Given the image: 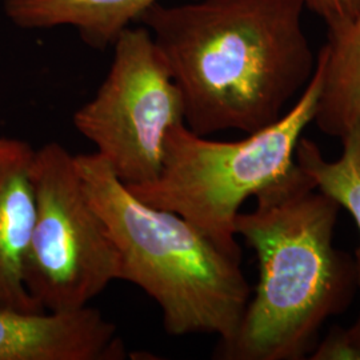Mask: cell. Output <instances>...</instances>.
I'll return each mask as SVG.
<instances>
[{
    "label": "cell",
    "mask_w": 360,
    "mask_h": 360,
    "mask_svg": "<svg viewBox=\"0 0 360 360\" xmlns=\"http://www.w3.org/2000/svg\"><path fill=\"white\" fill-rule=\"evenodd\" d=\"M303 0L158 3L148 30L183 101L184 124L200 136L252 134L279 120L314 75Z\"/></svg>",
    "instance_id": "6da1fadb"
},
{
    "label": "cell",
    "mask_w": 360,
    "mask_h": 360,
    "mask_svg": "<svg viewBox=\"0 0 360 360\" xmlns=\"http://www.w3.org/2000/svg\"><path fill=\"white\" fill-rule=\"evenodd\" d=\"M239 212L235 232L257 254L259 282L220 360H302L324 323L351 306L358 288L354 259L338 250L342 207L296 163Z\"/></svg>",
    "instance_id": "7a4b0ae2"
},
{
    "label": "cell",
    "mask_w": 360,
    "mask_h": 360,
    "mask_svg": "<svg viewBox=\"0 0 360 360\" xmlns=\"http://www.w3.org/2000/svg\"><path fill=\"white\" fill-rule=\"evenodd\" d=\"M75 162L119 251L122 281L158 303L166 333L231 340L251 297L242 262L179 214L136 198L101 155H75Z\"/></svg>",
    "instance_id": "3957f363"
},
{
    "label": "cell",
    "mask_w": 360,
    "mask_h": 360,
    "mask_svg": "<svg viewBox=\"0 0 360 360\" xmlns=\"http://www.w3.org/2000/svg\"><path fill=\"white\" fill-rule=\"evenodd\" d=\"M323 65L279 120L245 139L210 141L184 123L168 132L163 166L153 181L126 186L150 206L179 214L220 248L242 262L235 220L248 198L279 179L295 163L303 131L315 117L322 92Z\"/></svg>",
    "instance_id": "277c9868"
},
{
    "label": "cell",
    "mask_w": 360,
    "mask_h": 360,
    "mask_svg": "<svg viewBox=\"0 0 360 360\" xmlns=\"http://www.w3.org/2000/svg\"><path fill=\"white\" fill-rule=\"evenodd\" d=\"M35 217L25 257L27 291L46 311L90 304L122 281L120 255L91 205L75 155L58 142L35 150Z\"/></svg>",
    "instance_id": "5b68a950"
},
{
    "label": "cell",
    "mask_w": 360,
    "mask_h": 360,
    "mask_svg": "<svg viewBox=\"0 0 360 360\" xmlns=\"http://www.w3.org/2000/svg\"><path fill=\"white\" fill-rule=\"evenodd\" d=\"M112 49L107 77L72 122L126 186L144 184L162 171L169 129L184 123L183 101L146 27L126 28Z\"/></svg>",
    "instance_id": "8992f818"
},
{
    "label": "cell",
    "mask_w": 360,
    "mask_h": 360,
    "mask_svg": "<svg viewBox=\"0 0 360 360\" xmlns=\"http://www.w3.org/2000/svg\"><path fill=\"white\" fill-rule=\"evenodd\" d=\"M126 355L115 324L99 309L0 306V360H122Z\"/></svg>",
    "instance_id": "52a82bcc"
},
{
    "label": "cell",
    "mask_w": 360,
    "mask_h": 360,
    "mask_svg": "<svg viewBox=\"0 0 360 360\" xmlns=\"http://www.w3.org/2000/svg\"><path fill=\"white\" fill-rule=\"evenodd\" d=\"M30 143L0 134V306L46 311L27 291L25 257L35 217Z\"/></svg>",
    "instance_id": "ba28073f"
},
{
    "label": "cell",
    "mask_w": 360,
    "mask_h": 360,
    "mask_svg": "<svg viewBox=\"0 0 360 360\" xmlns=\"http://www.w3.org/2000/svg\"><path fill=\"white\" fill-rule=\"evenodd\" d=\"M162 0H4V13L25 30L71 27L96 50L112 47L129 27Z\"/></svg>",
    "instance_id": "9c48e42d"
},
{
    "label": "cell",
    "mask_w": 360,
    "mask_h": 360,
    "mask_svg": "<svg viewBox=\"0 0 360 360\" xmlns=\"http://www.w3.org/2000/svg\"><path fill=\"white\" fill-rule=\"evenodd\" d=\"M318 58L323 86L312 123L323 134L340 139L360 124V10L347 26L328 32Z\"/></svg>",
    "instance_id": "30bf717a"
},
{
    "label": "cell",
    "mask_w": 360,
    "mask_h": 360,
    "mask_svg": "<svg viewBox=\"0 0 360 360\" xmlns=\"http://www.w3.org/2000/svg\"><path fill=\"white\" fill-rule=\"evenodd\" d=\"M340 141L342 154L335 160H328L316 143L302 136L296 146L295 163L347 211L355 221L360 239V124L352 126ZM355 263L360 291V245ZM348 331L360 345V311Z\"/></svg>",
    "instance_id": "8fae6325"
},
{
    "label": "cell",
    "mask_w": 360,
    "mask_h": 360,
    "mask_svg": "<svg viewBox=\"0 0 360 360\" xmlns=\"http://www.w3.org/2000/svg\"><path fill=\"white\" fill-rule=\"evenodd\" d=\"M309 359L360 360V345L348 328L335 326L323 340L316 343Z\"/></svg>",
    "instance_id": "7c38bea8"
},
{
    "label": "cell",
    "mask_w": 360,
    "mask_h": 360,
    "mask_svg": "<svg viewBox=\"0 0 360 360\" xmlns=\"http://www.w3.org/2000/svg\"><path fill=\"white\" fill-rule=\"evenodd\" d=\"M306 8L321 16L328 32L339 31L354 20L360 10V0H303Z\"/></svg>",
    "instance_id": "4fadbf2b"
}]
</instances>
